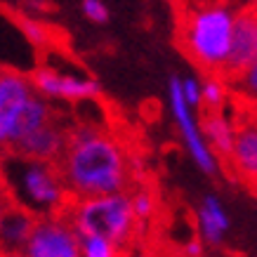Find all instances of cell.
<instances>
[{"mask_svg": "<svg viewBox=\"0 0 257 257\" xmlns=\"http://www.w3.org/2000/svg\"><path fill=\"white\" fill-rule=\"evenodd\" d=\"M73 229L83 234L104 236L123 248L133 238L137 217L133 210V196L125 191L106 196H90V198H73V205L66 212Z\"/></svg>", "mask_w": 257, "mask_h": 257, "instance_id": "4", "label": "cell"}, {"mask_svg": "<svg viewBox=\"0 0 257 257\" xmlns=\"http://www.w3.org/2000/svg\"><path fill=\"white\" fill-rule=\"evenodd\" d=\"M184 252H187V257H203V243L189 241L187 245H184Z\"/></svg>", "mask_w": 257, "mask_h": 257, "instance_id": "22", "label": "cell"}, {"mask_svg": "<svg viewBox=\"0 0 257 257\" xmlns=\"http://www.w3.org/2000/svg\"><path fill=\"white\" fill-rule=\"evenodd\" d=\"M168 99H170V111H172V118H175V125H177V133H179V137H182V142H184V149L189 151L191 161H194L205 175H217L222 161H219V158L212 154V149L208 147L201 123L196 120L194 109L189 106L187 97H184L182 78H177V76H172L170 83H168Z\"/></svg>", "mask_w": 257, "mask_h": 257, "instance_id": "5", "label": "cell"}, {"mask_svg": "<svg viewBox=\"0 0 257 257\" xmlns=\"http://www.w3.org/2000/svg\"><path fill=\"white\" fill-rule=\"evenodd\" d=\"M182 90H184V97H187L189 106L191 109H201L203 106V80H198L196 76H187V78H182Z\"/></svg>", "mask_w": 257, "mask_h": 257, "instance_id": "19", "label": "cell"}, {"mask_svg": "<svg viewBox=\"0 0 257 257\" xmlns=\"http://www.w3.org/2000/svg\"><path fill=\"white\" fill-rule=\"evenodd\" d=\"M154 196L149 194L147 189H140L137 194H133V210H135V217L137 222H144L154 215Z\"/></svg>", "mask_w": 257, "mask_h": 257, "instance_id": "18", "label": "cell"}, {"mask_svg": "<svg viewBox=\"0 0 257 257\" xmlns=\"http://www.w3.org/2000/svg\"><path fill=\"white\" fill-rule=\"evenodd\" d=\"M231 90L245 101L248 109L250 106H257V62L248 71H243L241 76L231 83Z\"/></svg>", "mask_w": 257, "mask_h": 257, "instance_id": "17", "label": "cell"}, {"mask_svg": "<svg viewBox=\"0 0 257 257\" xmlns=\"http://www.w3.org/2000/svg\"><path fill=\"white\" fill-rule=\"evenodd\" d=\"M57 165L66 191L73 198L118 194L127 184L123 147L94 125L71 127L66 151Z\"/></svg>", "mask_w": 257, "mask_h": 257, "instance_id": "1", "label": "cell"}, {"mask_svg": "<svg viewBox=\"0 0 257 257\" xmlns=\"http://www.w3.org/2000/svg\"><path fill=\"white\" fill-rule=\"evenodd\" d=\"M238 3L217 0L201 3L189 10L182 22V47L189 59L205 73H219L226 66L231 40H234Z\"/></svg>", "mask_w": 257, "mask_h": 257, "instance_id": "2", "label": "cell"}, {"mask_svg": "<svg viewBox=\"0 0 257 257\" xmlns=\"http://www.w3.org/2000/svg\"><path fill=\"white\" fill-rule=\"evenodd\" d=\"M229 80L219 73H208L203 78V109L205 111H224L229 99Z\"/></svg>", "mask_w": 257, "mask_h": 257, "instance_id": "15", "label": "cell"}, {"mask_svg": "<svg viewBox=\"0 0 257 257\" xmlns=\"http://www.w3.org/2000/svg\"><path fill=\"white\" fill-rule=\"evenodd\" d=\"M255 62H257V8L238 5L231 52H229V59H226L222 76L229 83H234L243 71H248Z\"/></svg>", "mask_w": 257, "mask_h": 257, "instance_id": "8", "label": "cell"}, {"mask_svg": "<svg viewBox=\"0 0 257 257\" xmlns=\"http://www.w3.org/2000/svg\"><path fill=\"white\" fill-rule=\"evenodd\" d=\"M118 252H120V248L104 236H80V257H118Z\"/></svg>", "mask_w": 257, "mask_h": 257, "instance_id": "16", "label": "cell"}, {"mask_svg": "<svg viewBox=\"0 0 257 257\" xmlns=\"http://www.w3.org/2000/svg\"><path fill=\"white\" fill-rule=\"evenodd\" d=\"M196 222H198V234L208 245H222L231 229L229 212L224 210L222 201L212 194H208L201 201L198 212H196Z\"/></svg>", "mask_w": 257, "mask_h": 257, "instance_id": "12", "label": "cell"}, {"mask_svg": "<svg viewBox=\"0 0 257 257\" xmlns=\"http://www.w3.org/2000/svg\"><path fill=\"white\" fill-rule=\"evenodd\" d=\"M12 257H26V255H24V252H22V255H12Z\"/></svg>", "mask_w": 257, "mask_h": 257, "instance_id": "27", "label": "cell"}, {"mask_svg": "<svg viewBox=\"0 0 257 257\" xmlns=\"http://www.w3.org/2000/svg\"><path fill=\"white\" fill-rule=\"evenodd\" d=\"M33 90L45 99H62V101H87L99 97L101 87L92 78H78L66 76L50 66H38L31 71Z\"/></svg>", "mask_w": 257, "mask_h": 257, "instance_id": "7", "label": "cell"}, {"mask_svg": "<svg viewBox=\"0 0 257 257\" xmlns=\"http://www.w3.org/2000/svg\"><path fill=\"white\" fill-rule=\"evenodd\" d=\"M238 5H250V8H257V0H238Z\"/></svg>", "mask_w": 257, "mask_h": 257, "instance_id": "24", "label": "cell"}, {"mask_svg": "<svg viewBox=\"0 0 257 257\" xmlns=\"http://www.w3.org/2000/svg\"><path fill=\"white\" fill-rule=\"evenodd\" d=\"M26 257H80V234L69 217L45 215L36 222L31 238L24 248Z\"/></svg>", "mask_w": 257, "mask_h": 257, "instance_id": "6", "label": "cell"}, {"mask_svg": "<svg viewBox=\"0 0 257 257\" xmlns=\"http://www.w3.org/2000/svg\"><path fill=\"white\" fill-rule=\"evenodd\" d=\"M248 111H250V113H252V116H255V118H257V106H250V109H248Z\"/></svg>", "mask_w": 257, "mask_h": 257, "instance_id": "25", "label": "cell"}, {"mask_svg": "<svg viewBox=\"0 0 257 257\" xmlns=\"http://www.w3.org/2000/svg\"><path fill=\"white\" fill-rule=\"evenodd\" d=\"M0 179L15 205L40 212L43 217L59 210L69 196L59 165L22 156L17 151L0 163Z\"/></svg>", "mask_w": 257, "mask_h": 257, "instance_id": "3", "label": "cell"}, {"mask_svg": "<svg viewBox=\"0 0 257 257\" xmlns=\"http://www.w3.org/2000/svg\"><path fill=\"white\" fill-rule=\"evenodd\" d=\"M201 127L212 154L222 163H226L236 142V120L226 116L224 111H205L201 118Z\"/></svg>", "mask_w": 257, "mask_h": 257, "instance_id": "13", "label": "cell"}, {"mask_svg": "<svg viewBox=\"0 0 257 257\" xmlns=\"http://www.w3.org/2000/svg\"><path fill=\"white\" fill-rule=\"evenodd\" d=\"M12 205V198H10L8 194L0 196V224H3V219H5V212H8V208Z\"/></svg>", "mask_w": 257, "mask_h": 257, "instance_id": "23", "label": "cell"}, {"mask_svg": "<svg viewBox=\"0 0 257 257\" xmlns=\"http://www.w3.org/2000/svg\"><path fill=\"white\" fill-rule=\"evenodd\" d=\"M5 194V189H3V179H0V196Z\"/></svg>", "mask_w": 257, "mask_h": 257, "instance_id": "26", "label": "cell"}, {"mask_svg": "<svg viewBox=\"0 0 257 257\" xmlns=\"http://www.w3.org/2000/svg\"><path fill=\"white\" fill-rule=\"evenodd\" d=\"M52 123V111L47 106L45 97H40L38 92L33 94L31 99L24 104L22 109L17 111L15 120H12V127H10V142L8 147H15L24 137H29L31 133L40 130L43 125Z\"/></svg>", "mask_w": 257, "mask_h": 257, "instance_id": "14", "label": "cell"}, {"mask_svg": "<svg viewBox=\"0 0 257 257\" xmlns=\"http://www.w3.org/2000/svg\"><path fill=\"white\" fill-rule=\"evenodd\" d=\"M226 165L241 182L257 187V118L250 111L236 120V142Z\"/></svg>", "mask_w": 257, "mask_h": 257, "instance_id": "9", "label": "cell"}, {"mask_svg": "<svg viewBox=\"0 0 257 257\" xmlns=\"http://www.w3.org/2000/svg\"><path fill=\"white\" fill-rule=\"evenodd\" d=\"M66 144H69V130H62L55 123H47L29 137H24L19 144H15L12 151L36 158V161H45V163H59L66 151Z\"/></svg>", "mask_w": 257, "mask_h": 257, "instance_id": "10", "label": "cell"}, {"mask_svg": "<svg viewBox=\"0 0 257 257\" xmlns=\"http://www.w3.org/2000/svg\"><path fill=\"white\" fill-rule=\"evenodd\" d=\"M83 15L94 24H106L109 22V10L101 0H83Z\"/></svg>", "mask_w": 257, "mask_h": 257, "instance_id": "20", "label": "cell"}, {"mask_svg": "<svg viewBox=\"0 0 257 257\" xmlns=\"http://www.w3.org/2000/svg\"><path fill=\"white\" fill-rule=\"evenodd\" d=\"M19 26H22V31H24V36L31 40L33 45H43L45 43V29L40 26L36 19H31V17H26V19H22L19 22Z\"/></svg>", "mask_w": 257, "mask_h": 257, "instance_id": "21", "label": "cell"}, {"mask_svg": "<svg viewBox=\"0 0 257 257\" xmlns=\"http://www.w3.org/2000/svg\"><path fill=\"white\" fill-rule=\"evenodd\" d=\"M36 222H38V217L31 210L12 203L5 212L3 224H0V250H5L10 255H17L19 250L24 252L33 229H36Z\"/></svg>", "mask_w": 257, "mask_h": 257, "instance_id": "11", "label": "cell"}]
</instances>
